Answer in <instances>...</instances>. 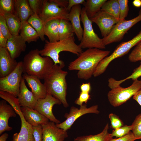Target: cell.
<instances>
[{
	"mask_svg": "<svg viewBox=\"0 0 141 141\" xmlns=\"http://www.w3.org/2000/svg\"><path fill=\"white\" fill-rule=\"evenodd\" d=\"M57 4L60 7L66 8L68 6V0H51Z\"/></svg>",
	"mask_w": 141,
	"mask_h": 141,
	"instance_id": "7dc6e473",
	"label": "cell"
},
{
	"mask_svg": "<svg viewBox=\"0 0 141 141\" xmlns=\"http://www.w3.org/2000/svg\"><path fill=\"white\" fill-rule=\"evenodd\" d=\"M26 42L20 35L12 36L8 40L7 49L14 59L19 57L21 53L25 51Z\"/></svg>",
	"mask_w": 141,
	"mask_h": 141,
	"instance_id": "ac0fdd59",
	"label": "cell"
},
{
	"mask_svg": "<svg viewBox=\"0 0 141 141\" xmlns=\"http://www.w3.org/2000/svg\"><path fill=\"white\" fill-rule=\"evenodd\" d=\"M21 111L26 121L32 126L45 124L49 120L37 110L27 107H21Z\"/></svg>",
	"mask_w": 141,
	"mask_h": 141,
	"instance_id": "44dd1931",
	"label": "cell"
},
{
	"mask_svg": "<svg viewBox=\"0 0 141 141\" xmlns=\"http://www.w3.org/2000/svg\"><path fill=\"white\" fill-rule=\"evenodd\" d=\"M107 0H87L84 4L86 14L90 19L101 10Z\"/></svg>",
	"mask_w": 141,
	"mask_h": 141,
	"instance_id": "4316f807",
	"label": "cell"
},
{
	"mask_svg": "<svg viewBox=\"0 0 141 141\" xmlns=\"http://www.w3.org/2000/svg\"><path fill=\"white\" fill-rule=\"evenodd\" d=\"M61 104L58 99L47 93L45 98L38 99L34 109L46 117L50 121L56 124H58L61 122L54 115L52 108L55 105H60Z\"/></svg>",
	"mask_w": 141,
	"mask_h": 141,
	"instance_id": "7c38bea8",
	"label": "cell"
},
{
	"mask_svg": "<svg viewBox=\"0 0 141 141\" xmlns=\"http://www.w3.org/2000/svg\"><path fill=\"white\" fill-rule=\"evenodd\" d=\"M33 134L35 141H42V127L39 124L35 126H32Z\"/></svg>",
	"mask_w": 141,
	"mask_h": 141,
	"instance_id": "7bdbcfd3",
	"label": "cell"
},
{
	"mask_svg": "<svg viewBox=\"0 0 141 141\" xmlns=\"http://www.w3.org/2000/svg\"><path fill=\"white\" fill-rule=\"evenodd\" d=\"M42 126V141H64L68 137L67 131L57 127L53 122L49 121Z\"/></svg>",
	"mask_w": 141,
	"mask_h": 141,
	"instance_id": "5bb4252c",
	"label": "cell"
},
{
	"mask_svg": "<svg viewBox=\"0 0 141 141\" xmlns=\"http://www.w3.org/2000/svg\"><path fill=\"white\" fill-rule=\"evenodd\" d=\"M68 4L67 9L69 12L73 6L80 4L84 5L85 2L84 0H68Z\"/></svg>",
	"mask_w": 141,
	"mask_h": 141,
	"instance_id": "f6af8a7d",
	"label": "cell"
},
{
	"mask_svg": "<svg viewBox=\"0 0 141 141\" xmlns=\"http://www.w3.org/2000/svg\"><path fill=\"white\" fill-rule=\"evenodd\" d=\"M92 23L98 26L103 38L110 33L115 25L119 21L113 16L100 10L90 19Z\"/></svg>",
	"mask_w": 141,
	"mask_h": 141,
	"instance_id": "4fadbf2b",
	"label": "cell"
},
{
	"mask_svg": "<svg viewBox=\"0 0 141 141\" xmlns=\"http://www.w3.org/2000/svg\"><path fill=\"white\" fill-rule=\"evenodd\" d=\"M21 121V126L19 133L14 134L13 141H35L33 134L32 126L25 120L22 112L19 115Z\"/></svg>",
	"mask_w": 141,
	"mask_h": 141,
	"instance_id": "7402d4cb",
	"label": "cell"
},
{
	"mask_svg": "<svg viewBox=\"0 0 141 141\" xmlns=\"http://www.w3.org/2000/svg\"><path fill=\"white\" fill-rule=\"evenodd\" d=\"M25 80L22 77L21 81L18 99L21 107H27L34 109L38 99L33 92L27 88Z\"/></svg>",
	"mask_w": 141,
	"mask_h": 141,
	"instance_id": "e0dca14e",
	"label": "cell"
},
{
	"mask_svg": "<svg viewBox=\"0 0 141 141\" xmlns=\"http://www.w3.org/2000/svg\"><path fill=\"white\" fill-rule=\"evenodd\" d=\"M15 0H0V13L13 14Z\"/></svg>",
	"mask_w": 141,
	"mask_h": 141,
	"instance_id": "d6a6232c",
	"label": "cell"
},
{
	"mask_svg": "<svg viewBox=\"0 0 141 141\" xmlns=\"http://www.w3.org/2000/svg\"><path fill=\"white\" fill-rule=\"evenodd\" d=\"M133 98L141 106V88L134 95Z\"/></svg>",
	"mask_w": 141,
	"mask_h": 141,
	"instance_id": "681fc988",
	"label": "cell"
},
{
	"mask_svg": "<svg viewBox=\"0 0 141 141\" xmlns=\"http://www.w3.org/2000/svg\"><path fill=\"white\" fill-rule=\"evenodd\" d=\"M27 22L36 31L41 40L43 42L45 41L44 32L45 23L39 16L34 14L30 17Z\"/></svg>",
	"mask_w": 141,
	"mask_h": 141,
	"instance_id": "f1b7e54d",
	"label": "cell"
},
{
	"mask_svg": "<svg viewBox=\"0 0 141 141\" xmlns=\"http://www.w3.org/2000/svg\"><path fill=\"white\" fill-rule=\"evenodd\" d=\"M91 98L89 93L81 92L79 97L75 101V103L80 106L83 104L84 103L86 104L88 101Z\"/></svg>",
	"mask_w": 141,
	"mask_h": 141,
	"instance_id": "b9f144b4",
	"label": "cell"
},
{
	"mask_svg": "<svg viewBox=\"0 0 141 141\" xmlns=\"http://www.w3.org/2000/svg\"><path fill=\"white\" fill-rule=\"evenodd\" d=\"M20 35L26 42H36L40 38L37 32L27 21L22 22Z\"/></svg>",
	"mask_w": 141,
	"mask_h": 141,
	"instance_id": "484cf974",
	"label": "cell"
},
{
	"mask_svg": "<svg viewBox=\"0 0 141 141\" xmlns=\"http://www.w3.org/2000/svg\"><path fill=\"white\" fill-rule=\"evenodd\" d=\"M0 32L4 37L7 39L12 36L7 26L4 17L1 14H0Z\"/></svg>",
	"mask_w": 141,
	"mask_h": 141,
	"instance_id": "74e56055",
	"label": "cell"
},
{
	"mask_svg": "<svg viewBox=\"0 0 141 141\" xmlns=\"http://www.w3.org/2000/svg\"><path fill=\"white\" fill-rule=\"evenodd\" d=\"M8 40L0 32V48H7Z\"/></svg>",
	"mask_w": 141,
	"mask_h": 141,
	"instance_id": "c3c4849f",
	"label": "cell"
},
{
	"mask_svg": "<svg viewBox=\"0 0 141 141\" xmlns=\"http://www.w3.org/2000/svg\"><path fill=\"white\" fill-rule=\"evenodd\" d=\"M97 105H93L87 108L86 104H83L79 108L72 106L69 113H66L64 117L66 120L62 123L56 124V126L65 131L70 129L75 121L81 116L85 114L92 113L98 114L99 111L98 110Z\"/></svg>",
	"mask_w": 141,
	"mask_h": 141,
	"instance_id": "8fae6325",
	"label": "cell"
},
{
	"mask_svg": "<svg viewBox=\"0 0 141 141\" xmlns=\"http://www.w3.org/2000/svg\"><path fill=\"white\" fill-rule=\"evenodd\" d=\"M64 67L54 64L44 78V84L47 93L58 99L65 108L69 107L66 99L67 84L66 77L68 72L63 70Z\"/></svg>",
	"mask_w": 141,
	"mask_h": 141,
	"instance_id": "7a4b0ae2",
	"label": "cell"
},
{
	"mask_svg": "<svg viewBox=\"0 0 141 141\" xmlns=\"http://www.w3.org/2000/svg\"><path fill=\"white\" fill-rule=\"evenodd\" d=\"M69 20H60L59 27V40L69 38L74 35V30Z\"/></svg>",
	"mask_w": 141,
	"mask_h": 141,
	"instance_id": "f546056e",
	"label": "cell"
},
{
	"mask_svg": "<svg viewBox=\"0 0 141 141\" xmlns=\"http://www.w3.org/2000/svg\"><path fill=\"white\" fill-rule=\"evenodd\" d=\"M82 8L80 5L73 6L69 12L68 19L72 26L74 31L78 40L81 41L83 37V30L80 24V15Z\"/></svg>",
	"mask_w": 141,
	"mask_h": 141,
	"instance_id": "ffe728a7",
	"label": "cell"
},
{
	"mask_svg": "<svg viewBox=\"0 0 141 141\" xmlns=\"http://www.w3.org/2000/svg\"><path fill=\"white\" fill-rule=\"evenodd\" d=\"M69 11L67 8L60 7L51 0H43V6L40 17L45 23L53 20H68Z\"/></svg>",
	"mask_w": 141,
	"mask_h": 141,
	"instance_id": "30bf717a",
	"label": "cell"
},
{
	"mask_svg": "<svg viewBox=\"0 0 141 141\" xmlns=\"http://www.w3.org/2000/svg\"><path fill=\"white\" fill-rule=\"evenodd\" d=\"M132 3L134 7L139 8L141 7V0H134L133 1Z\"/></svg>",
	"mask_w": 141,
	"mask_h": 141,
	"instance_id": "f907efd6",
	"label": "cell"
},
{
	"mask_svg": "<svg viewBox=\"0 0 141 141\" xmlns=\"http://www.w3.org/2000/svg\"><path fill=\"white\" fill-rule=\"evenodd\" d=\"M141 88V80L138 79L134 80L132 84L127 87L119 86L108 92V101L113 106H119L127 101Z\"/></svg>",
	"mask_w": 141,
	"mask_h": 141,
	"instance_id": "52a82bcc",
	"label": "cell"
},
{
	"mask_svg": "<svg viewBox=\"0 0 141 141\" xmlns=\"http://www.w3.org/2000/svg\"><path fill=\"white\" fill-rule=\"evenodd\" d=\"M137 139H139L136 138L131 131L128 134L120 138H113L110 137L107 141H134Z\"/></svg>",
	"mask_w": 141,
	"mask_h": 141,
	"instance_id": "ee69618b",
	"label": "cell"
},
{
	"mask_svg": "<svg viewBox=\"0 0 141 141\" xmlns=\"http://www.w3.org/2000/svg\"><path fill=\"white\" fill-rule=\"evenodd\" d=\"M135 46L128 57L129 60L132 62L141 61V41Z\"/></svg>",
	"mask_w": 141,
	"mask_h": 141,
	"instance_id": "d590c367",
	"label": "cell"
},
{
	"mask_svg": "<svg viewBox=\"0 0 141 141\" xmlns=\"http://www.w3.org/2000/svg\"><path fill=\"white\" fill-rule=\"evenodd\" d=\"M131 125L134 136L139 139H141V113L136 116Z\"/></svg>",
	"mask_w": 141,
	"mask_h": 141,
	"instance_id": "e575fe53",
	"label": "cell"
},
{
	"mask_svg": "<svg viewBox=\"0 0 141 141\" xmlns=\"http://www.w3.org/2000/svg\"><path fill=\"white\" fill-rule=\"evenodd\" d=\"M111 124V127L114 130L117 129L124 125L122 121L117 115L112 113L109 115Z\"/></svg>",
	"mask_w": 141,
	"mask_h": 141,
	"instance_id": "60d3db41",
	"label": "cell"
},
{
	"mask_svg": "<svg viewBox=\"0 0 141 141\" xmlns=\"http://www.w3.org/2000/svg\"><path fill=\"white\" fill-rule=\"evenodd\" d=\"M30 6L34 14L39 15L43 6V0H28Z\"/></svg>",
	"mask_w": 141,
	"mask_h": 141,
	"instance_id": "f35d334b",
	"label": "cell"
},
{
	"mask_svg": "<svg viewBox=\"0 0 141 141\" xmlns=\"http://www.w3.org/2000/svg\"><path fill=\"white\" fill-rule=\"evenodd\" d=\"M4 100L0 101V134L5 131H10L12 128L9 126L8 124L10 117H15L16 113L13 108L10 105L7 104Z\"/></svg>",
	"mask_w": 141,
	"mask_h": 141,
	"instance_id": "2e32d148",
	"label": "cell"
},
{
	"mask_svg": "<svg viewBox=\"0 0 141 141\" xmlns=\"http://www.w3.org/2000/svg\"><path fill=\"white\" fill-rule=\"evenodd\" d=\"M0 97L9 104L17 114L19 115L21 112L19 100L14 96L8 92L0 91Z\"/></svg>",
	"mask_w": 141,
	"mask_h": 141,
	"instance_id": "1f68e13d",
	"label": "cell"
},
{
	"mask_svg": "<svg viewBox=\"0 0 141 141\" xmlns=\"http://www.w3.org/2000/svg\"><path fill=\"white\" fill-rule=\"evenodd\" d=\"M141 21V9L138 15L133 18L128 20L125 19L119 21L115 25L110 33L102 38L105 45L122 40L127 32L136 24Z\"/></svg>",
	"mask_w": 141,
	"mask_h": 141,
	"instance_id": "9c48e42d",
	"label": "cell"
},
{
	"mask_svg": "<svg viewBox=\"0 0 141 141\" xmlns=\"http://www.w3.org/2000/svg\"><path fill=\"white\" fill-rule=\"evenodd\" d=\"M18 62L13 59L6 48H0V77H4L12 72Z\"/></svg>",
	"mask_w": 141,
	"mask_h": 141,
	"instance_id": "9a60e30c",
	"label": "cell"
},
{
	"mask_svg": "<svg viewBox=\"0 0 141 141\" xmlns=\"http://www.w3.org/2000/svg\"><path fill=\"white\" fill-rule=\"evenodd\" d=\"M80 88L81 92L89 93L91 89L90 83H82L80 85Z\"/></svg>",
	"mask_w": 141,
	"mask_h": 141,
	"instance_id": "bcb514c9",
	"label": "cell"
},
{
	"mask_svg": "<svg viewBox=\"0 0 141 141\" xmlns=\"http://www.w3.org/2000/svg\"><path fill=\"white\" fill-rule=\"evenodd\" d=\"M22 77L27 82L32 92L38 99L45 98L47 94L46 87L38 78L24 73Z\"/></svg>",
	"mask_w": 141,
	"mask_h": 141,
	"instance_id": "d6986e66",
	"label": "cell"
},
{
	"mask_svg": "<svg viewBox=\"0 0 141 141\" xmlns=\"http://www.w3.org/2000/svg\"><path fill=\"white\" fill-rule=\"evenodd\" d=\"M4 17L9 29L12 36L19 35L22 22L19 19L13 14L0 13Z\"/></svg>",
	"mask_w": 141,
	"mask_h": 141,
	"instance_id": "d4e9b609",
	"label": "cell"
},
{
	"mask_svg": "<svg viewBox=\"0 0 141 141\" xmlns=\"http://www.w3.org/2000/svg\"><path fill=\"white\" fill-rule=\"evenodd\" d=\"M45 42L43 48L39 50L40 54L42 56L50 57L55 64L64 66V62L59 59V54L61 52H69L78 56L83 51L79 45L75 43L74 35L55 42H50L46 40Z\"/></svg>",
	"mask_w": 141,
	"mask_h": 141,
	"instance_id": "277c9868",
	"label": "cell"
},
{
	"mask_svg": "<svg viewBox=\"0 0 141 141\" xmlns=\"http://www.w3.org/2000/svg\"><path fill=\"white\" fill-rule=\"evenodd\" d=\"M23 73V62L20 61L12 72L6 76L0 78V90L9 93L16 97H18Z\"/></svg>",
	"mask_w": 141,
	"mask_h": 141,
	"instance_id": "ba28073f",
	"label": "cell"
},
{
	"mask_svg": "<svg viewBox=\"0 0 141 141\" xmlns=\"http://www.w3.org/2000/svg\"><path fill=\"white\" fill-rule=\"evenodd\" d=\"M14 14L17 16L21 22L27 21L34 14L27 0H15Z\"/></svg>",
	"mask_w": 141,
	"mask_h": 141,
	"instance_id": "603a6c76",
	"label": "cell"
},
{
	"mask_svg": "<svg viewBox=\"0 0 141 141\" xmlns=\"http://www.w3.org/2000/svg\"><path fill=\"white\" fill-rule=\"evenodd\" d=\"M118 0L119 5L120 20H124L127 16L129 10L128 1V0Z\"/></svg>",
	"mask_w": 141,
	"mask_h": 141,
	"instance_id": "8d00e7d4",
	"label": "cell"
},
{
	"mask_svg": "<svg viewBox=\"0 0 141 141\" xmlns=\"http://www.w3.org/2000/svg\"><path fill=\"white\" fill-rule=\"evenodd\" d=\"M101 10L108 13L120 20L119 5L118 0H107L102 6Z\"/></svg>",
	"mask_w": 141,
	"mask_h": 141,
	"instance_id": "4dcf8cb0",
	"label": "cell"
},
{
	"mask_svg": "<svg viewBox=\"0 0 141 141\" xmlns=\"http://www.w3.org/2000/svg\"><path fill=\"white\" fill-rule=\"evenodd\" d=\"M8 134L7 133H5L3 134L0 137V141H6V140L8 138Z\"/></svg>",
	"mask_w": 141,
	"mask_h": 141,
	"instance_id": "816d5d0a",
	"label": "cell"
},
{
	"mask_svg": "<svg viewBox=\"0 0 141 141\" xmlns=\"http://www.w3.org/2000/svg\"><path fill=\"white\" fill-rule=\"evenodd\" d=\"M60 20H53L45 23L44 27L45 34L48 37L49 41L50 42L59 40V27Z\"/></svg>",
	"mask_w": 141,
	"mask_h": 141,
	"instance_id": "cb8c5ba5",
	"label": "cell"
},
{
	"mask_svg": "<svg viewBox=\"0 0 141 141\" xmlns=\"http://www.w3.org/2000/svg\"><path fill=\"white\" fill-rule=\"evenodd\" d=\"M132 128L131 125H123L117 129L113 130L111 133H110V137L113 138L115 137V138H120L128 134Z\"/></svg>",
	"mask_w": 141,
	"mask_h": 141,
	"instance_id": "836d02e7",
	"label": "cell"
},
{
	"mask_svg": "<svg viewBox=\"0 0 141 141\" xmlns=\"http://www.w3.org/2000/svg\"><path fill=\"white\" fill-rule=\"evenodd\" d=\"M140 41L141 30L131 39L120 44L110 55L103 59L97 66L93 76L96 77L103 73L111 61L127 54L132 48L136 46Z\"/></svg>",
	"mask_w": 141,
	"mask_h": 141,
	"instance_id": "8992f818",
	"label": "cell"
},
{
	"mask_svg": "<svg viewBox=\"0 0 141 141\" xmlns=\"http://www.w3.org/2000/svg\"><path fill=\"white\" fill-rule=\"evenodd\" d=\"M109 128L108 123L101 133L94 135L78 137L75 138L74 141H107L110 137L108 132Z\"/></svg>",
	"mask_w": 141,
	"mask_h": 141,
	"instance_id": "83f0119b",
	"label": "cell"
},
{
	"mask_svg": "<svg viewBox=\"0 0 141 141\" xmlns=\"http://www.w3.org/2000/svg\"><path fill=\"white\" fill-rule=\"evenodd\" d=\"M140 77H141V62H140L139 66L134 69L133 73L131 75L123 79L116 80V83L117 85H120L121 84L127 80L132 79L134 81L138 79Z\"/></svg>",
	"mask_w": 141,
	"mask_h": 141,
	"instance_id": "ab89813d",
	"label": "cell"
},
{
	"mask_svg": "<svg viewBox=\"0 0 141 141\" xmlns=\"http://www.w3.org/2000/svg\"><path fill=\"white\" fill-rule=\"evenodd\" d=\"M109 50H103L96 48H89L83 51L78 57L69 64V70H78L77 75L80 79L87 80L93 75L99 62L108 56Z\"/></svg>",
	"mask_w": 141,
	"mask_h": 141,
	"instance_id": "6da1fadb",
	"label": "cell"
},
{
	"mask_svg": "<svg viewBox=\"0 0 141 141\" xmlns=\"http://www.w3.org/2000/svg\"><path fill=\"white\" fill-rule=\"evenodd\" d=\"M22 62L24 73L40 79H44L54 64L50 57L41 56L37 49L31 50L26 54Z\"/></svg>",
	"mask_w": 141,
	"mask_h": 141,
	"instance_id": "3957f363",
	"label": "cell"
},
{
	"mask_svg": "<svg viewBox=\"0 0 141 141\" xmlns=\"http://www.w3.org/2000/svg\"><path fill=\"white\" fill-rule=\"evenodd\" d=\"M80 20L84 27L82 39L79 45L80 48L82 49L96 48L102 50L105 49V45L103 43L102 38H99L94 32L92 22L88 17L84 7L82 8Z\"/></svg>",
	"mask_w": 141,
	"mask_h": 141,
	"instance_id": "5b68a950",
	"label": "cell"
}]
</instances>
